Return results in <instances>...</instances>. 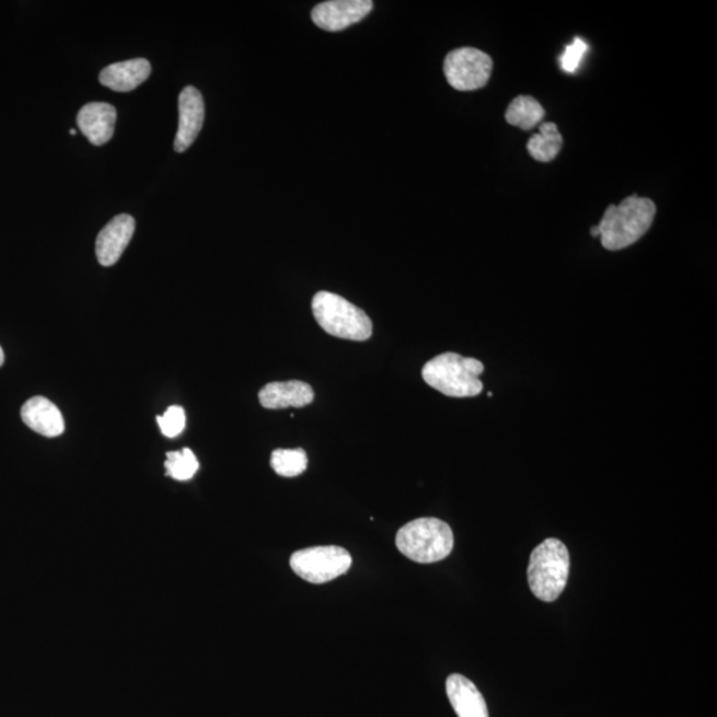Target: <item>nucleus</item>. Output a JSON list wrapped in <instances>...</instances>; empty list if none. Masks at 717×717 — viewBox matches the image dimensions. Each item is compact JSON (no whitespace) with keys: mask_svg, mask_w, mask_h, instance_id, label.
I'll list each match as a JSON object with an SVG mask.
<instances>
[{"mask_svg":"<svg viewBox=\"0 0 717 717\" xmlns=\"http://www.w3.org/2000/svg\"><path fill=\"white\" fill-rule=\"evenodd\" d=\"M657 215L652 199L629 196L620 205H610L598 224L602 246L609 252L623 251L637 243L650 230Z\"/></svg>","mask_w":717,"mask_h":717,"instance_id":"obj_1","label":"nucleus"},{"mask_svg":"<svg viewBox=\"0 0 717 717\" xmlns=\"http://www.w3.org/2000/svg\"><path fill=\"white\" fill-rule=\"evenodd\" d=\"M485 367L482 361L446 352L430 359L423 367L424 382L449 397H475L482 394L484 384L479 375Z\"/></svg>","mask_w":717,"mask_h":717,"instance_id":"obj_2","label":"nucleus"},{"mask_svg":"<svg viewBox=\"0 0 717 717\" xmlns=\"http://www.w3.org/2000/svg\"><path fill=\"white\" fill-rule=\"evenodd\" d=\"M570 571V556L563 541L547 539L534 548L528 567L529 588L539 600L557 601Z\"/></svg>","mask_w":717,"mask_h":717,"instance_id":"obj_3","label":"nucleus"},{"mask_svg":"<svg viewBox=\"0 0 717 717\" xmlns=\"http://www.w3.org/2000/svg\"><path fill=\"white\" fill-rule=\"evenodd\" d=\"M453 545L451 527L433 517L410 521L396 534L398 552L417 564L439 563L451 554Z\"/></svg>","mask_w":717,"mask_h":717,"instance_id":"obj_4","label":"nucleus"},{"mask_svg":"<svg viewBox=\"0 0 717 717\" xmlns=\"http://www.w3.org/2000/svg\"><path fill=\"white\" fill-rule=\"evenodd\" d=\"M315 321L335 338L365 342L371 338L372 322L363 310L334 292L320 291L313 298Z\"/></svg>","mask_w":717,"mask_h":717,"instance_id":"obj_5","label":"nucleus"},{"mask_svg":"<svg viewBox=\"0 0 717 717\" xmlns=\"http://www.w3.org/2000/svg\"><path fill=\"white\" fill-rule=\"evenodd\" d=\"M352 565L351 554L340 546H315L296 552L290 566L297 576L310 583H327L343 576Z\"/></svg>","mask_w":717,"mask_h":717,"instance_id":"obj_6","label":"nucleus"},{"mask_svg":"<svg viewBox=\"0 0 717 717\" xmlns=\"http://www.w3.org/2000/svg\"><path fill=\"white\" fill-rule=\"evenodd\" d=\"M494 70V60L477 48L453 49L444 60V74L448 83L458 91L484 89Z\"/></svg>","mask_w":717,"mask_h":717,"instance_id":"obj_7","label":"nucleus"},{"mask_svg":"<svg viewBox=\"0 0 717 717\" xmlns=\"http://www.w3.org/2000/svg\"><path fill=\"white\" fill-rule=\"evenodd\" d=\"M372 9L371 0H329L315 5L311 18L317 27L338 33L363 21Z\"/></svg>","mask_w":717,"mask_h":717,"instance_id":"obj_8","label":"nucleus"},{"mask_svg":"<svg viewBox=\"0 0 717 717\" xmlns=\"http://www.w3.org/2000/svg\"><path fill=\"white\" fill-rule=\"evenodd\" d=\"M178 130L174 139V151L183 153L196 141L205 120V103L201 92L195 86H185L178 97Z\"/></svg>","mask_w":717,"mask_h":717,"instance_id":"obj_9","label":"nucleus"},{"mask_svg":"<svg viewBox=\"0 0 717 717\" xmlns=\"http://www.w3.org/2000/svg\"><path fill=\"white\" fill-rule=\"evenodd\" d=\"M135 218L120 215L105 224L96 240V255L100 265L112 266L120 259L135 234Z\"/></svg>","mask_w":717,"mask_h":717,"instance_id":"obj_10","label":"nucleus"},{"mask_svg":"<svg viewBox=\"0 0 717 717\" xmlns=\"http://www.w3.org/2000/svg\"><path fill=\"white\" fill-rule=\"evenodd\" d=\"M116 118L114 105L90 103L79 111L78 127L93 146L102 147L114 137Z\"/></svg>","mask_w":717,"mask_h":717,"instance_id":"obj_11","label":"nucleus"},{"mask_svg":"<svg viewBox=\"0 0 717 717\" xmlns=\"http://www.w3.org/2000/svg\"><path fill=\"white\" fill-rule=\"evenodd\" d=\"M262 407L266 409L302 408L314 402L313 386L301 380L266 384L258 394Z\"/></svg>","mask_w":717,"mask_h":717,"instance_id":"obj_12","label":"nucleus"},{"mask_svg":"<svg viewBox=\"0 0 717 717\" xmlns=\"http://www.w3.org/2000/svg\"><path fill=\"white\" fill-rule=\"evenodd\" d=\"M22 420L34 432L56 438L65 432V419L58 407L43 396L31 397L23 404Z\"/></svg>","mask_w":717,"mask_h":717,"instance_id":"obj_13","label":"nucleus"},{"mask_svg":"<svg viewBox=\"0 0 717 717\" xmlns=\"http://www.w3.org/2000/svg\"><path fill=\"white\" fill-rule=\"evenodd\" d=\"M447 695L459 717H489L482 692L460 673L447 679Z\"/></svg>","mask_w":717,"mask_h":717,"instance_id":"obj_14","label":"nucleus"},{"mask_svg":"<svg viewBox=\"0 0 717 717\" xmlns=\"http://www.w3.org/2000/svg\"><path fill=\"white\" fill-rule=\"evenodd\" d=\"M152 67L147 59H132L105 67L100 83L116 92H130L151 77Z\"/></svg>","mask_w":717,"mask_h":717,"instance_id":"obj_15","label":"nucleus"},{"mask_svg":"<svg viewBox=\"0 0 717 717\" xmlns=\"http://www.w3.org/2000/svg\"><path fill=\"white\" fill-rule=\"evenodd\" d=\"M564 139L559 134L557 124H541L540 134L530 137L528 141V151L534 160L540 162H551L557 158L563 149Z\"/></svg>","mask_w":717,"mask_h":717,"instance_id":"obj_16","label":"nucleus"},{"mask_svg":"<svg viewBox=\"0 0 717 717\" xmlns=\"http://www.w3.org/2000/svg\"><path fill=\"white\" fill-rule=\"evenodd\" d=\"M545 109L540 102L532 96H519L509 104L505 118L510 126L530 130L544 120Z\"/></svg>","mask_w":717,"mask_h":717,"instance_id":"obj_17","label":"nucleus"},{"mask_svg":"<svg viewBox=\"0 0 717 717\" xmlns=\"http://www.w3.org/2000/svg\"><path fill=\"white\" fill-rule=\"evenodd\" d=\"M308 454L302 448L276 449L271 453V467L282 477H297L308 470Z\"/></svg>","mask_w":717,"mask_h":717,"instance_id":"obj_18","label":"nucleus"},{"mask_svg":"<svg viewBox=\"0 0 717 717\" xmlns=\"http://www.w3.org/2000/svg\"><path fill=\"white\" fill-rule=\"evenodd\" d=\"M166 458L165 470L167 476L177 479V482H188L196 475L199 463L196 454L189 448H184L183 451L170 452Z\"/></svg>","mask_w":717,"mask_h":717,"instance_id":"obj_19","label":"nucleus"},{"mask_svg":"<svg viewBox=\"0 0 717 717\" xmlns=\"http://www.w3.org/2000/svg\"><path fill=\"white\" fill-rule=\"evenodd\" d=\"M158 421L162 435L170 439L176 438L186 426L185 410L178 405H172L164 415L158 417Z\"/></svg>","mask_w":717,"mask_h":717,"instance_id":"obj_20","label":"nucleus"},{"mask_svg":"<svg viewBox=\"0 0 717 717\" xmlns=\"http://www.w3.org/2000/svg\"><path fill=\"white\" fill-rule=\"evenodd\" d=\"M588 45L579 37L573 41L571 45L565 48V53L560 56V67L565 72L574 73L578 70L579 65L583 59Z\"/></svg>","mask_w":717,"mask_h":717,"instance_id":"obj_21","label":"nucleus"},{"mask_svg":"<svg viewBox=\"0 0 717 717\" xmlns=\"http://www.w3.org/2000/svg\"><path fill=\"white\" fill-rule=\"evenodd\" d=\"M590 234H591L592 236H600V232H598V228H597V227H592V228H591V230H590Z\"/></svg>","mask_w":717,"mask_h":717,"instance_id":"obj_22","label":"nucleus"},{"mask_svg":"<svg viewBox=\"0 0 717 717\" xmlns=\"http://www.w3.org/2000/svg\"><path fill=\"white\" fill-rule=\"evenodd\" d=\"M4 363V352L2 350V347H0V367H2Z\"/></svg>","mask_w":717,"mask_h":717,"instance_id":"obj_23","label":"nucleus"},{"mask_svg":"<svg viewBox=\"0 0 717 717\" xmlns=\"http://www.w3.org/2000/svg\"><path fill=\"white\" fill-rule=\"evenodd\" d=\"M71 135L72 136L77 135V129H71Z\"/></svg>","mask_w":717,"mask_h":717,"instance_id":"obj_24","label":"nucleus"}]
</instances>
